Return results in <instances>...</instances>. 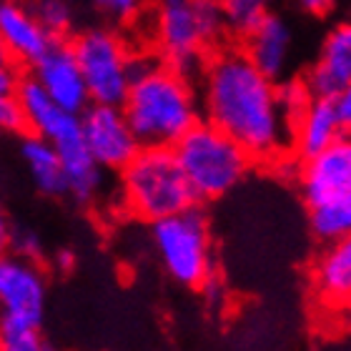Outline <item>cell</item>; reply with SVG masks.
Masks as SVG:
<instances>
[{
	"label": "cell",
	"mask_w": 351,
	"mask_h": 351,
	"mask_svg": "<svg viewBox=\"0 0 351 351\" xmlns=\"http://www.w3.org/2000/svg\"><path fill=\"white\" fill-rule=\"evenodd\" d=\"M243 53L254 66L271 81H281L291 66L293 51V30L286 18L276 13H269L243 38Z\"/></svg>",
	"instance_id": "9a60e30c"
},
{
	"label": "cell",
	"mask_w": 351,
	"mask_h": 351,
	"mask_svg": "<svg viewBox=\"0 0 351 351\" xmlns=\"http://www.w3.org/2000/svg\"><path fill=\"white\" fill-rule=\"evenodd\" d=\"M13 3H28V5H30V3H33V0H13Z\"/></svg>",
	"instance_id": "d6a6232c"
},
{
	"label": "cell",
	"mask_w": 351,
	"mask_h": 351,
	"mask_svg": "<svg viewBox=\"0 0 351 351\" xmlns=\"http://www.w3.org/2000/svg\"><path fill=\"white\" fill-rule=\"evenodd\" d=\"M51 263H53V269L60 271V274H66V271H71L75 266V256H73V251H68V249H60L56 251L51 256Z\"/></svg>",
	"instance_id": "f546056e"
},
{
	"label": "cell",
	"mask_w": 351,
	"mask_h": 351,
	"mask_svg": "<svg viewBox=\"0 0 351 351\" xmlns=\"http://www.w3.org/2000/svg\"><path fill=\"white\" fill-rule=\"evenodd\" d=\"M43 351H58V349H53L51 344H45V349H43Z\"/></svg>",
	"instance_id": "1f68e13d"
},
{
	"label": "cell",
	"mask_w": 351,
	"mask_h": 351,
	"mask_svg": "<svg viewBox=\"0 0 351 351\" xmlns=\"http://www.w3.org/2000/svg\"><path fill=\"white\" fill-rule=\"evenodd\" d=\"M219 0H158L154 43L158 60L183 75L201 73L206 56L223 36Z\"/></svg>",
	"instance_id": "277c9868"
},
{
	"label": "cell",
	"mask_w": 351,
	"mask_h": 351,
	"mask_svg": "<svg viewBox=\"0 0 351 351\" xmlns=\"http://www.w3.org/2000/svg\"><path fill=\"white\" fill-rule=\"evenodd\" d=\"M151 243L171 281L201 289L213 276V241L206 213L198 206L151 223Z\"/></svg>",
	"instance_id": "52a82bcc"
},
{
	"label": "cell",
	"mask_w": 351,
	"mask_h": 351,
	"mask_svg": "<svg viewBox=\"0 0 351 351\" xmlns=\"http://www.w3.org/2000/svg\"><path fill=\"white\" fill-rule=\"evenodd\" d=\"M45 337L40 334L38 324L13 322L3 319V337H0V351H43Z\"/></svg>",
	"instance_id": "7402d4cb"
},
{
	"label": "cell",
	"mask_w": 351,
	"mask_h": 351,
	"mask_svg": "<svg viewBox=\"0 0 351 351\" xmlns=\"http://www.w3.org/2000/svg\"><path fill=\"white\" fill-rule=\"evenodd\" d=\"M81 133L88 154L103 171H121L141 151L121 106L90 103L81 116Z\"/></svg>",
	"instance_id": "30bf717a"
},
{
	"label": "cell",
	"mask_w": 351,
	"mask_h": 351,
	"mask_svg": "<svg viewBox=\"0 0 351 351\" xmlns=\"http://www.w3.org/2000/svg\"><path fill=\"white\" fill-rule=\"evenodd\" d=\"M341 121H339L334 98H311L306 110L291 123V143L293 151L301 158L316 156L319 151L334 143L341 136Z\"/></svg>",
	"instance_id": "2e32d148"
},
{
	"label": "cell",
	"mask_w": 351,
	"mask_h": 351,
	"mask_svg": "<svg viewBox=\"0 0 351 351\" xmlns=\"http://www.w3.org/2000/svg\"><path fill=\"white\" fill-rule=\"evenodd\" d=\"M48 306V276L43 266L5 251L0 256V319L38 324Z\"/></svg>",
	"instance_id": "9c48e42d"
},
{
	"label": "cell",
	"mask_w": 351,
	"mask_h": 351,
	"mask_svg": "<svg viewBox=\"0 0 351 351\" xmlns=\"http://www.w3.org/2000/svg\"><path fill=\"white\" fill-rule=\"evenodd\" d=\"M10 231H13V223H10L5 208H3V204H0V256L8 251V243H10Z\"/></svg>",
	"instance_id": "4dcf8cb0"
},
{
	"label": "cell",
	"mask_w": 351,
	"mask_h": 351,
	"mask_svg": "<svg viewBox=\"0 0 351 351\" xmlns=\"http://www.w3.org/2000/svg\"><path fill=\"white\" fill-rule=\"evenodd\" d=\"M0 337H3V319H0Z\"/></svg>",
	"instance_id": "836d02e7"
},
{
	"label": "cell",
	"mask_w": 351,
	"mask_h": 351,
	"mask_svg": "<svg viewBox=\"0 0 351 351\" xmlns=\"http://www.w3.org/2000/svg\"><path fill=\"white\" fill-rule=\"evenodd\" d=\"M93 8L108 23H131L141 10V0H93Z\"/></svg>",
	"instance_id": "d4e9b609"
},
{
	"label": "cell",
	"mask_w": 351,
	"mask_h": 351,
	"mask_svg": "<svg viewBox=\"0 0 351 351\" xmlns=\"http://www.w3.org/2000/svg\"><path fill=\"white\" fill-rule=\"evenodd\" d=\"M314 289L324 304L351 306V236L329 243L314 263Z\"/></svg>",
	"instance_id": "e0dca14e"
},
{
	"label": "cell",
	"mask_w": 351,
	"mask_h": 351,
	"mask_svg": "<svg viewBox=\"0 0 351 351\" xmlns=\"http://www.w3.org/2000/svg\"><path fill=\"white\" fill-rule=\"evenodd\" d=\"M198 101L206 123L231 136L254 161H276L291 141L276 81L266 78L239 48H223L206 58Z\"/></svg>",
	"instance_id": "6da1fadb"
},
{
	"label": "cell",
	"mask_w": 351,
	"mask_h": 351,
	"mask_svg": "<svg viewBox=\"0 0 351 351\" xmlns=\"http://www.w3.org/2000/svg\"><path fill=\"white\" fill-rule=\"evenodd\" d=\"M30 78L43 88L53 103H58L60 108L71 110V113H83L90 106V95H88L86 81H83L81 66H78L71 45L63 40H56L30 66Z\"/></svg>",
	"instance_id": "8fae6325"
},
{
	"label": "cell",
	"mask_w": 351,
	"mask_h": 351,
	"mask_svg": "<svg viewBox=\"0 0 351 351\" xmlns=\"http://www.w3.org/2000/svg\"><path fill=\"white\" fill-rule=\"evenodd\" d=\"M173 156L196 204L228 196L241 186L254 166V158L231 136L206 123L204 118L176 143Z\"/></svg>",
	"instance_id": "8992f818"
},
{
	"label": "cell",
	"mask_w": 351,
	"mask_h": 351,
	"mask_svg": "<svg viewBox=\"0 0 351 351\" xmlns=\"http://www.w3.org/2000/svg\"><path fill=\"white\" fill-rule=\"evenodd\" d=\"M38 23L43 25L51 38L60 40L73 33L75 28V8L71 0H33L30 3Z\"/></svg>",
	"instance_id": "44dd1931"
},
{
	"label": "cell",
	"mask_w": 351,
	"mask_h": 351,
	"mask_svg": "<svg viewBox=\"0 0 351 351\" xmlns=\"http://www.w3.org/2000/svg\"><path fill=\"white\" fill-rule=\"evenodd\" d=\"M351 81V21L337 23L326 33L319 58L306 75L311 98H337V93Z\"/></svg>",
	"instance_id": "5bb4252c"
},
{
	"label": "cell",
	"mask_w": 351,
	"mask_h": 351,
	"mask_svg": "<svg viewBox=\"0 0 351 351\" xmlns=\"http://www.w3.org/2000/svg\"><path fill=\"white\" fill-rule=\"evenodd\" d=\"M68 45L81 66L90 103L121 106L131 86L136 56L128 40L110 25H90L78 30Z\"/></svg>",
	"instance_id": "ba28073f"
},
{
	"label": "cell",
	"mask_w": 351,
	"mask_h": 351,
	"mask_svg": "<svg viewBox=\"0 0 351 351\" xmlns=\"http://www.w3.org/2000/svg\"><path fill=\"white\" fill-rule=\"evenodd\" d=\"M219 8L226 30L246 38L271 13L274 0H219Z\"/></svg>",
	"instance_id": "ffe728a7"
},
{
	"label": "cell",
	"mask_w": 351,
	"mask_h": 351,
	"mask_svg": "<svg viewBox=\"0 0 351 351\" xmlns=\"http://www.w3.org/2000/svg\"><path fill=\"white\" fill-rule=\"evenodd\" d=\"M334 106H337L339 121H341V131L351 133V81L337 93V98H334Z\"/></svg>",
	"instance_id": "83f0119b"
},
{
	"label": "cell",
	"mask_w": 351,
	"mask_h": 351,
	"mask_svg": "<svg viewBox=\"0 0 351 351\" xmlns=\"http://www.w3.org/2000/svg\"><path fill=\"white\" fill-rule=\"evenodd\" d=\"M308 226L316 239L326 243L351 236V191L308 206Z\"/></svg>",
	"instance_id": "d6986e66"
},
{
	"label": "cell",
	"mask_w": 351,
	"mask_h": 351,
	"mask_svg": "<svg viewBox=\"0 0 351 351\" xmlns=\"http://www.w3.org/2000/svg\"><path fill=\"white\" fill-rule=\"evenodd\" d=\"M118 176L123 208L138 221L156 223L196 206L173 148L141 146L138 154L118 171Z\"/></svg>",
	"instance_id": "5b68a950"
},
{
	"label": "cell",
	"mask_w": 351,
	"mask_h": 351,
	"mask_svg": "<svg viewBox=\"0 0 351 351\" xmlns=\"http://www.w3.org/2000/svg\"><path fill=\"white\" fill-rule=\"evenodd\" d=\"M18 156L30 183L36 186L38 193L48 198L66 196V173L60 163L58 151L48 141L38 138L33 133H23L18 138Z\"/></svg>",
	"instance_id": "ac0fdd59"
},
{
	"label": "cell",
	"mask_w": 351,
	"mask_h": 351,
	"mask_svg": "<svg viewBox=\"0 0 351 351\" xmlns=\"http://www.w3.org/2000/svg\"><path fill=\"white\" fill-rule=\"evenodd\" d=\"M121 110L141 146L173 148L201 121L193 81L143 53L133 56V78Z\"/></svg>",
	"instance_id": "7a4b0ae2"
},
{
	"label": "cell",
	"mask_w": 351,
	"mask_h": 351,
	"mask_svg": "<svg viewBox=\"0 0 351 351\" xmlns=\"http://www.w3.org/2000/svg\"><path fill=\"white\" fill-rule=\"evenodd\" d=\"M23 116L18 98L10 90H0V133H21Z\"/></svg>",
	"instance_id": "484cf974"
},
{
	"label": "cell",
	"mask_w": 351,
	"mask_h": 351,
	"mask_svg": "<svg viewBox=\"0 0 351 351\" xmlns=\"http://www.w3.org/2000/svg\"><path fill=\"white\" fill-rule=\"evenodd\" d=\"M15 98L21 106L23 131L48 141L60 156L66 173V196L78 206L95 204L106 191V171L88 154L81 133V113L60 108L30 75H21Z\"/></svg>",
	"instance_id": "3957f363"
},
{
	"label": "cell",
	"mask_w": 351,
	"mask_h": 351,
	"mask_svg": "<svg viewBox=\"0 0 351 351\" xmlns=\"http://www.w3.org/2000/svg\"><path fill=\"white\" fill-rule=\"evenodd\" d=\"M18 81H21L18 66H15L13 60L8 58L5 48L0 45V90H10V93H15V88H18Z\"/></svg>",
	"instance_id": "4316f807"
},
{
	"label": "cell",
	"mask_w": 351,
	"mask_h": 351,
	"mask_svg": "<svg viewBox=\"0 0 351 351\" xmlns=\"http://www.w3.org/2000/svg\"><path fill=\"white\" fill-rule=\"evenodd\" d=\"M299 8L304 13L308 15H316V18H324V15H329L337 5V0H296Z\"/></svg>",
	"instance_id": "f1b7e54d"
},
{
	"label": "cell",
	"mask_w": 351,
	"mask_h": 351,
	"mask_svg": "<svg viewBox=\"0 0 351 351\" xmlns=\"http://www.w3.org/2000/svg\"><path fill=\"white\" fill-rule=\"evenodd\" d=\"M299 189L306 208L351 191V133H341L324 151L304 158Z\"/></svg>",
	"instance_id": "7c38bea8"
},
{
	"label": "cell",
	"mask_w": 351,
	"mask_h": 351,
	"mask_svg": "<svg viewBox=\"0 0 351 351\" xmlns=\"http://www.w3.org/2000/svg\"><path fill=\"white\" fill-rule=\"evenodd\" d=\"M56 38L38 23L28 3L0 0V45L15 66H33L43 56Z\"/></svg>",
	"instance_id": "4fadbf2b"
},
{
	"label": "cell",
	"mask_w": 351,
	"mask_h": 351,
	"mask_svg": "<svg viewBox=\"0 0 351 351\" xmlns=\"http://www.w3.org/2000/svg\"><path fill=\"white\" fill-rule=\"evenodd\" d=\"M276 95H278V106L284 110L289 125L296 121V118L306 110V106L311 103V93L304 81H296V78H289L284 83H276Z\"/></svg>",
	"instance_id": "603a6c76"
},
{
	"label": "cell",
	"mask_w": 351,
	"mask_h": 351,
	"mask_svg": "<svg viewBox=\"0 0 351 351\" xmlns=\"http://www.w3.org/2000/svg\"><path fill=\"white\" fill-rule=\"evenodd\" d=\"M8 251L15 254V256L30 258V261H40V256H43V241H40L38 231H33V228L13 226Z\"/></svg>",
	"instance_id": "cb8c5ba5"
}]
</instances>
